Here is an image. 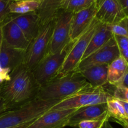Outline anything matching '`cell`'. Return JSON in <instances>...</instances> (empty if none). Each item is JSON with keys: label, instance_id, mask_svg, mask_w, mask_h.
Wrapping results in <instances>:
<instances>
[{"label": "cell", "instance_id": "obj_30", "mask_svg": "<svg viewBox=\"0 0 128 128\" xmlns=\"http://www.w3.org/2000/svg\"><path fill=\"white\" fill-rule=\"evenodd\" d=\"M125 16L128 17V0H119Z\"/></svg>", "mask_w": 128, "mask_h": 128}, {"label": "cell", "instance_id": "obj_20", "mask_svg": "<svg viewBox=\"0 0 128 128\" xmlns=\"http://www.w3.org/2000/svg\"><path fill=\"white\" fill-rule=\"evenodd\" d=\"M128 69V64L121 56L108 65V83L116 86L121 81Z\"/></svg>", "mask_w": 128, "mask_h": 128}, {"label": "cell", "instance_id": "obj_11", "mask_svg": "<svg viewBox=\"0 0 128 128\" xmlns=\"http://www.w3.org/2000/svg\"><path fill=\"white\" fill-rule=\"evenodd\" d=\"M78 109L51 110L35 120L27 128H64Z\"/></svg>", "mask_w": 128, "mask_h": 128}, {"label": "cell", "instance_id": "obj_15", "mask_svg": "<svg viewBox=\"0 0 128 128\" xmlns=\"http://www.w3.org/2000/svg\"><path fill=\"white\" fill-rule=\"evenodd\" d=\"M9 18L19 26L26 38L31 42L39 33L41 25L40 18L36 12L26 14H11Z\"/></svg>", "mask_w": 128, "mask_h": 128}, {"label": "cell", "instance_id": "obj_16", "mask_svg": "<svg viewBox=\"0 0 128 128\" xmlns=\"http://www.w3.org/2000/svg\"><path fill=\"white\" fill-rule=\"evenodd\" d=\"M25 52L26 51L11 47L2 41L0 48V67L12 72L24 64Z\"/></svg>", "mask_w": 128, "mask_h": 128}, {"label": "cell", "instance_id": "obj_41", "mask_svg": "<svg viewBox=\"0 0 128 128\" xmlns=\"http://www.w3.org/2000/svg\"><path fill=\"white\" fill-rule=\"evenodd\" d=\"M94 1H97L98 0H94Z\"/></svg>", "mask_w": 128, "mask_h": 128}, {"label": "cell", "instance_id": "obj_38", "mask_svg": "<svg viewBox=\"0 0 128 128\" xmlns=\"http://www.w3.org/2000/svg\"><path fill=\"white\" fill-rule=\"evenodd\" d=\"M14 1V0H13ZM28 1H35V2H39V3L41 4V3H42V2H43L44 0H28Z\"/></svg>", "mask_w": 128, "mask_h": 128}, {"label": "cell", "instance_id": "obj_18", "mask_svg": "<svg viewBox=\"0 0 128 128\" xmlns=\"http://www.w3.org/2000/svg\"><path fill=\"white\" fill-rule=\"evenodd\" d=\"M108 65H99L88 68L79 72L94 88L104 87L108 83Z\"/></svg>", "mask_w": 128, "mask_h": 128}, {"label": "cell", "instance_id": "obj_32", "mask_svg": "<svg viewBox=\"0 0 128 128\" xmlns=\"http://www.w3.org/2000/svg\"><path fill=\"white\" fill-rule=\"evenodd\" d=\"M120 56L126 61V62H127L128 64V48L122 50V51H120Z\"/></svg>", "mask_w": 128, "mask_h": 128}, {"label": "cell", "instance_id": "obj_14", "mask_svg": "<svg viewBox=\"0 0 128 128\" xmlns=\"http://www.w3.org/2000/svg\"><path fill=\"white\" fill-rule=\"evenodd\" d=\"M102 119H107L109 121L110 119L106 103L91 105L78 109L71 116L67 126L76 128L81 121Z\"/></svg>", "mask_w": 128, "mask_h": 128}, {"label": "cell", "instance_id": "obj_9", "mask_svg": "<svg viewBox=\"0 0 128 128\" xmlns=\"http://www.w3.org/2000/svg\"><path fill=\"white\" fill-rule=\"evenodd\" d=\"M120 56V50L112 36L104 46L82 60L76 71H80L94 66L109 65Z\"/></svg>", "mask_w": 128, "mask_h": 128}, {"label": "cell", "instance_id": "obj_37", "mask_svg": "<svg viewBox=\"0 0 128 128\" xmlns=\"http://www.w3.org/2000/svg\"><path fill=\"white\" fill-rule=\"evenodd\" d=\"M2 41H3V39H2V31H1V26H0V48H1V45H2Z\"/></svg>", "mask_w": 128, "mask_h": 128}, {"label": "cell", "instance_id": "obj_5", "mask_svg": "<svg viewBox=\"0 0 128 128\" xmlns=\"http://www.w3.org/2000/svg\"><path fill=\"white\" fill-rule=\"evenodd\" d=\"M112 96L104 87H91L62 100L51 110L80 109L86 106L106 103Z\"/></svg>", "mask_w": 128, "mask_h": 128}, {"label": "cell", "instance_id": "obj_43", "mask_svg": "<svg viewBox=\"0 0 128 128\" xmlns=\"http://www.w3.org/2000/svg\"><path fill=\"white\" fill-rule=\"evenodd\" d=\"M0 98H1V96H0Z\"/></svg>", "mask_w": 128, "mask_h": 128}, {"label": "cell", "instance_id": "obj_28", "mask_svg": "<svg viewBox=\"0 0 128 128\" xmlns=\"http://www.w3.org/2000/svg\"><path fill=\"white\" fill-rule=\"evenodd\" d=\"M113 36L120 51L128 48V38L116 34H113Z\"/></svg>", "mask_w": 128, "mask_h": 128}, {"label": "cell", "instance_id": "obj_34", "mask_svg": "<svg viewBox=\"0 0 128 128\" xmlns=\"http://www.w3.org/2000/svg\"><path fill=\"white\" fill-rule=\"evenodd\" d=\"M120 101V100H119ZM120 102H121V104H122V107H123L124 108V110L125 111V113H126V116H127L128 118V102H124V101H120Z\"/></svg>", "mask_w": 128, "mask_h": 128}, {"label": "cell", "instance_id": "obj_4", "mask_svg": "<svg viewBox=\"0 0 128 128\" xmlns=\"http://www.w3.org/2000/svg\"><path fill=\"white\" fill-rule=\"evenodd\" d=\"M54 24V18L41 26L37 36L30 42L25 52L24 64L31 71L48 54Z\"/></svg>", "mask_w": 128, "mask_h": 128}, {"label": "cell", "instance_id": "obj_42", "mask_svg": "<svg viewBox=\"0 0 128 128\" xmlns=\"http://www.w3.org/2000/svg\"><path fill=\"white\" fill-rule=\"evenodd\" d=\"M10 1H13V0H10Z\"/></svg>", "mask_w": 128, "mask_h": 128}, {"label": "cell", "instance_id": "obj_29", "mask_svg": "<svg viewBox=\"0 0 128 128\" xmlns=\"http://www.w3.org/2000/svg\"><path fill=\"white\" fill-rule=\"evenodd\" d=\"M11 72L10 70L0 67V84L10 80Z\"/></svg>", "mask_w": 128, "mask_h": 128}, {"label": "cell", "instance_id": "obj_2", "mask_svg": "<svg viewBox=\"0 0 128 128\" xmlns=\"http://www.w3.org/2000/svg\"><path fill=\"white\" fill-rule=\"evenodd\" d=\"M92 87L79 71L55 78L40 88L36 98L42 100H62Z\"/></svg>", "mask_w": 128, "mask_h": 128}, {"label": "cell", "instance_id": "obj_40", "mask_svg": "<svg viewBox=\"0 0 128 128\" xmlns=\"http://www.w3.org/2000/svg\"><path fill=\"white\" fill-rule=\"evenodd\" d=\"M121 123H125V124H128V120H127V121H123V122H119L118 124H121Z\"/></svg>", "mask_w": 128, "mask_h": 128}, {"label": "cell", "instance_id": "obj_8", "mask_svg": "<svg viewBox=\"0 0 128 128\" xmlns=\"http://www.w3.org/2000/svg\"><path fill=\"white\" fill-rule=\"evenodd\" d=\"M73 14L60 10L54 17V24L48 53L61 52L73 44L70 38V28Z\"/></svg>", "mask_w": 128, "mask_h": 128}, {"label": "cell", "instance_id": "obj_7", "mask_svg": "<svg viewBox=\"0 0 128 128\" xmlns=\"http://www.w3.org/2000/svg\"><path fill=\"white\" fill-rule=\"evenodd\" d=\"M71 46L61 52L54 54L48 53L31 71L39 87L41 88L56 78L64 62Z\"/></svg>", "mask_w": 128, "mask_h": 128}, {"label": "cell", "instance_id": "obj_39", "mask_svg": "<svg viewBox=\"0 0 128 128\" xmlns=\"http://www.w3.org/2000/svg\"><path fill=\"white\" fill-rule=\"evenodd\" d=\"M120 125H121V126H122L124 128H128V124H127L121 123L120 124Z\"/></svg>", "mask_w": 128, "mask_h": 128}, {"label": "cell", "instance_id": "obj_26", "mask_svg": "<svg viewBox=\"0 0 128 128\" xmlns=\"http://www.w3.org/2000/svg\"><path fill=\"white\" fill-rule=\"evenodd\" d=\"M106 121H109V120L107 119H102L84 121L80 122L77 127L79 128H102Z\"/></svg>", "mask_w": 128, "mask_h": 128}, {"label": "cell", "instance_id": "obj_12", "mask_svg": "<svg viewBox=\"0 0 128 128\" xmlns=\"http://www.w3.org/2000/svg\"><path fill=\"white\" fill-rule=\"evenodd\" d=\"M96 1L88 8L72 15L70 28V38L74 42L86 30L94 20L96 12Z\"/></svg>", "mask_w": 128, "mask_h": 128}, {"label": "cell", "instance_id": "obj_21", "mask_svg": "<svg viewBox=\"0 0 128 128\" xmlns=\"http://www.w3.org/2000/svg\"><path fill=\"white\" fill-rule=\"evenodd\" d=\"M40 6L39 2L28 0H14L9 6V11L11 14H26L36 12Z\"/></svg>", "mask_w": 128, "mask_h": 128}, {"label": "cell", "instance_id": "obj_31", "mask_svg": "<svg viewBox=\"0 0 128 128\" xmlns=\"http://www.w3.org/2000/svg\"><path fill=\"white\" fill-rule=\"evenodd\" d=\"M118 84L121 85V86H124V87L128 89V69L127 71H126V74H125V75L124 76L123 78L122 79L121 81Z\"/></svg>", "mask_w": 128, "mask_h": 128}, {"label": "cell", "instance_id": "obj_1", "mask_svg": "<svg viewBox=\"0 0 128 128\" xmlns=\"http://www.w3.org/2000/svg\"><path fill=\"white\" fill-rule=\"evenodd\" d=\"M39 90L32 71L22 64L10 73L8 81L0 84V96L8 111L36 99Z\"/></svg>", "mask_w": 128, "mask_h": 128}, {"label": "cell", "instance_id": "obj_3", "mask_svg": "<svg viewBox=\"0 0 128 128\" xmlns=\"http://www.w3.org/2000/svg\"><path fill=\"white\" fill-rule=\"evenodd\" d=\"M61 101L36 98L20 107L6 111L0 115V128H13L35 121Z\"/></svg>", "mask_w": 128, "mask_h": 128}, {"label": "cell", "instance_id": "obj_33", "mask_svg": "<svg viewBox=\"0 0 128 128\" xmlns=\"http://www.w3.org/2000/svg\"><path fill=\"white\" fill-rule=\"evenodd\" d=\"M6 111H7V110H6L4 102L3 100L2 99L0 98V115H1L2 113L6 112Z\"/></svg>", "mask_w": 128, "mask_h": 128}, {"label": "cell", "instance_id": "obj_36", "mask_svg": "<svg viewBox=\"0 0 128 128\" xmlns=\"http://www.w3.org/2000/svg\"><path fill=\"white\" fill-rule=\"evenodd\" d=\"M102 128H112V126L110 124L109 121H106V122L104 123V124Z\"/></svg>", "mask_w": 128, "mask_h": 128}, {"label": "cell", "instance_id": "obj_27", "mask_svg": "<svg viewBox=\"0 0 128 128\" xmlns=\"http://www.w3.org/2000/svg\"><path fill=\"white\" fill-rule=\"evenodd\" d=\"M12 1L0 0V26L10 14L9 6Z\"/></svg>", "mask_w": 128, "mask_h": 128}, {"label": "cell", "instance_id": "obj_22", "mask_svg": "<svg viewBox=\"0 0 128 128\" xmlns=\"http://www.w3.org/2000/svg\"><path fill=\"white\" fill-rule=\"evenodd\" d=\"M106 104L110 118H113L112 121L119 123L128 120L123 107L119 100L112 97L108 101Z\"/></svg>", "mask_w": 128, "mask_h": 128}, {"label": "cell", "instance_id": "obj_17", "mask_svg": "<svg viewBox=\"0 0 128 128\" xmlns=\"http://www.w3.org/2000/svg\"><path fill=\"white\" fill-rule=\"evenodd\" d=\"M112 36L113 34L111 32L110 26L100 22L96 32L92 35L89 42L88 46L82 56V60H84L90 55L104 46Z\"/></svg>", "mask_w": 128, "mask_h": 128}, {"label": "cell", "instance_id": "obj_24", "mask_svg": "<svg viewBox=\"0 0 128 128\" xmlns=\"http://www.w3.org/2000/svg\"><path fill=\"white\" fill-rule=\"evenodd\" d=\"M113 34L121 35L128 38V17H126L119 23L110 26Z\"/></svg>", "mask_w": 128, "mask_h": 128}, {"label": "cell", "instance_id": "obj_10", "mask_svg": "<svg viewBox=\"0 0 128 128\" xmlns=\"http://www.w3.org/2000/svg\"><path fill=\"white\" fill-rule=\"evenodd\" d=\"M95 18L104 24L112 26L126 17L119 0H98Z\"/></svg>", "mask_w": 128, "mask_h": 128}, {"label": "cell", "instance_id": "obj_23", "mask_svg": "<svg viewBox=\"0 0 128 128\" xmlns=\"http://www.w3.org/2000/svg\"><path fill=\"white\" fill-rule=\"evenodd\" d=\"M94 2V0H62L60 9L74 14L89 8Z\"/></svg>", "mask_w": 128, "mask_h": 128}, {"label": "cell", "instance_id": "obj_35", "mask_svg": "<svg viewBox=\"0 0 128 128\" xmlns=\"http://www.w3.org/2000/svg\"><path fill=\"white\" fill-rule=\"evenodd\" d=\"M34 121H31V122H28V123H26V124H24L21 125V126H17V127H15V128H27L29 126H30V125H31V124H32V122H34Z\"/></svg>", "mask_w": 128, "mask_h": 128}, {"label": "cell", "instance_id": "obj_6", "mask_svg": "<svg viewBox=\"0 0 128 128\" xmlns=\"http://www.w3.org/2000/svg\"><path fill=\"white\" fill-rule=\"evenodd\" d=\"M100 23V21L94 18L88 29L72 44L56 78L62 77L70 72L76 71L82 60L89 42L92 35L96 32Z\"/></svg>", "mask_w": 128, "mask_h": 128}, {"label": "cell", "instance_id": "obj_13", "mask_svg": "<svg viewBox=\"0 0 128 128\" xmlns=\"http://www.w3.org/2000/svg\"><path fill=\"white\" fill-rule=\"evenodd\" d=\"M1 28L3 41L6 44L18 50H27L30 42L19 26L9 16L1 25Z\"/></svg>", "mask_w": 128, "mask_h": 128}, {"label": "cell", "instance_id": "obj_19", "mask_svg": "<svg viewBox=\"0 0 128 128\" xmlns=\"http://www.w3.org/2000/svg\"><path fill=\"white\" fill-rule=\"evenodd\" d=\"M62 0H44L36 11L40 18V25L44 26L53 20L61 9Z\"/></svg>", "mask_w": 128, "mask_h": 128}, {"label": "cell", "instance_id": "obj_25", "mask_svg": "<svg viewBox=\"0 0 128 128\" xmlns=\"http://www.w3.org/2000/svg\"><path fill=\"white\" fill-rule=\"evenodd\" d=\"M114 87V90L112 93V97L120 101L128 102V89L120 84Z\"/></svg>", "mask_w": 128, "mask_h": 128}]
</instances>
